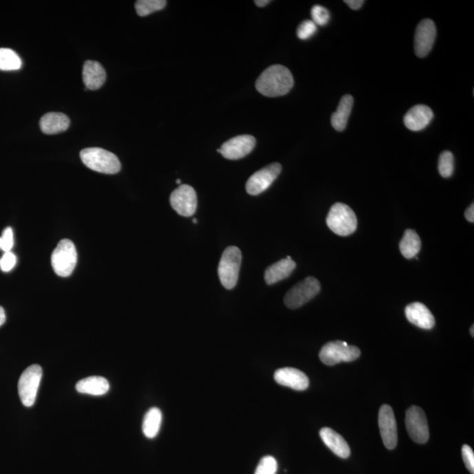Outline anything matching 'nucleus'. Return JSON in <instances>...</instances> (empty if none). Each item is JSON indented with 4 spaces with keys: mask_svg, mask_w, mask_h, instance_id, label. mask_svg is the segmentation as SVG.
<instances>
[{
    "mask_svg": "<svg viewBox=\"0 0 474 474\" xmlns=\"http://www.w3.org/2000/svg\"><path fill=\"white\" fill-rule=\"evenodd\" d=\"M293 76L289 70L283 65L269 67L256 82V88L267 97H280L286 95L293 86Z\"/></svg>",
    "mask_w": 474,
    "mask_h": 474,
    "instance_id": "nucleus-1",
    "label": "nucleus"
},
{
    "mask_svg": "<svg viewBox=\"0 0 474 474\" xmlns=\"http://www.w3.org/2000/svg\"><path fill=\"white\" fill-rule=\"evenodd\" d=\"M80 158L86 167L104 174H116L121 171L120 160L114 153L101 148H87L81 150Z\"/></svg>",
    "mask_w": 474,
    "mask_h": 474,
    "instance_id": "nucleus-2",
    "label": "nucleus"
},
{
    "mask_svg": "<svg viewBox=\"0 0 474 474\" xmlns=\"http://www.w3.org/2000/svg\"><path fill=\"white\" fill-rule=\"evenodd\" d=\"M326 222L331 231L341 236L351 235L358 227L357 216L354 211L344 203L333 205Z\"/></svg>",
    "mask_w": 474,
    "mask_h": 474,
    "instance_id": "nucleus-3",
    "label": "nucleus"
},
{
    "mask_svg": "<svg viewBox=\"0 0 474 474\" xmlns=\"http://www.w3.org/2000/svg\"><path fill=\"white\" fill-rule=\"evenodd\" d=\"M242 253L236 246H230L224 251L218 267L220 283L226 289L231 290L238 281Z\"/></svg>",
    "mask_w": 474,
    "mask_h": 474,
    "instance_id": "nucleus-4",
    "label": "nucleus"
},
{
    "mask_svg": "<svg viewBox=\"0 0 474 474\" xmlns=\"http://www.w3.org/2000/svg\"><path fill=\"white\" fill-rule=\"evenodd\" d=\"M78 262V252L70 240L63 239L59 243L51 256V264L54 272L60 277L72 275Z\"/></svg>",
    "mask_w": 474,
    "mask_h": 474,
    "instance_id": "nucleus-5",
    "label": "nucleus"
},
{
    "mask_svg": "<svg viewBox=\"0 0 474 474\" xmlns=\"http://www.w3.org/2000/svg\"><path fill=\"white\" fill-rule=\"evenodd\" d=\"M360 350L342 341L329 342L320 351L319 358L326 366H335L341 362H352L360 357Z\"/></svg>",
    "mask_w": 474,
    "mask_h": 474,
    "instance_id": "nucleus-6",
    "label": "nucleus"
},
{
    "mask_svg": "<svg viewBox=\"0 0 474 474\" xmlns=\"http://www.w3.org/2000/svg\"><path fill=\"white\" fill-rule=\"evenodd\" d=\"M321 291V284L313 277H307L291 288L284 302L291 309H299L315 298Z\"/></svg>",
    "mask_w": 474,
    "mask_h": 474,
    "instance_id": "nucleus-7",
    "label": "nucleus"
},
{
    "mask_svg": "<svg viewBox=\"0 0 474 474\" xmlns=\"http://www.w3.org/2000/svg\"><path fill=\"white\" fill-rule=\"evenodd\" d=\"M43 378V369L39 364L28 367L21 374L19 380V395L25 406H33L37 400L38 389Z\"/></svg>",
    "mask_w": 474,
    "mask_h": 474,
    "instance_id": "nucleus-8",
    "label": "nucleus"
},
{
    "mask_svg": "<svg viewBox=\"0 0 474 474\" xmlns=\"http://www.w3.org/2000/svg\"><path fill=\"white\" fill-rule=\"evenodd\" d=\"M406 429L410 438L415 443H427L430 438V430L424 409L420 406H411L406 412Z\"/></svg>",
    "mask_w": 474,
    "mask_h": 474,
    "instance_id": "nucleus-9",
    "label": "nucleus"
},
{
    "mask_svg": "<svg viewBox=\"0 0 474 474\" xmlns=\"http://www.w3.org/2000/svg\"><path fill=\"white\" fill-rule=\"evenodd\" d=\"M173 209L179 216L190 217L194 216L197 210V194L194 187L188 185H181L172 192L169 197Z\"/></svg>",
    "mask_w": 474,
    "mask_h": 474,
    "instance_id": "nucleus-10",
    "label": "nucleus"
},
{
    "mask_svg": "<svg viewBox=\"0 0 474 474\" xmlns=\"http://www.w3.org/2000/svg\"><path fill=\"white\" fill-rule=\"evenodd\" d=\"M281 169V165L278 163H271L259 169L248 179L246 191L253 196L264 193L280 174Z\"/></svg>",
    "mask_w": 474,
    "mask_h": 474,
    "instance_id": "nucleus-11",
    "label": "nucleus"
},
{
    "mask_svg": "<svg viewBox=\"0 0 474 474\" xmlns=\"http://www.w3.org/2000/svg\"><path fill=\"white\" fill-rule=\"evenodd\" d=\"M256 143L257 141L254 136L243 134L227 141L217 152L222 154L226 159H241L251 153L255 148Z\"/></svg>",
    "mask_w": 474,
    "mask_h": 474,
    "instance_id": "nucleus-12",
    "label": "nucleus"
},
{
    "mask_svg": "<svg viewBox=\"0 0 474 474\" xmlns=\"http://www.w3.org/2000/svg\"><path fill=\"white\" fill-rule=\"evenodd\" d=\"M379 427L381 438L387 449H395L398 443V430L395 413L389 405L381 406L379 411Z\"/></svg>",
    "mask_w": 474,
    "mask_h": 474,
    "instance_id": "nucleus-13",
    "label": "nucleus"
},
{
    "mask_svg": "<svg viewBox=\"0 0 474 474\" xmlns=\"http://www.w3.org/2000/svg\"><path fill=\"white\" fill-rule=\"evenodd\" d=\"M437 37V28L433 21L425 19L418 25L415 34V52L418 57H425L431 52Z\"/></svg>",
    "mask_w": 474,
    "mask_h": 474,
    "instance_id": "nucleus-14",
    "label": "nucleus"
},
{
    "mask_svg": "<svg viewBox=\"0 0 474 474\" xmlns=\"http://www.w3.org/2000/svg\"><path fill=\"white\" fill-rule=\"evenodd\" d=\"M274 380L283 387L296 391H304L309 387V379L303 371L296 368H281L275 371Z\"/></svg>",
    "mask_w": 474,
    "mask_h": 474,
    "instance_id": "nucleus-15",
    "label": "nucleus"
},
{
    "mask_svg": "<svg viewBox=\"0 0 474 474\" xmlns=\"http://www.w3.org/2000/svg\"><path fill=\"white\" fill-rule=\"evenodd\" d=\"M433 117V112L427 105H416L405 114L404 124L409 130L421 131L429 126Z\"/></svg>",
    "mask_w": 474,
    "mask_h": 474,
    "instance_id": "nucleus-16",
    "label": "nucleus"
},
{
    "mask_svg": "<svg viewBox=\"0 0 474 474\" xmlns=\"http://www.w3.org/2000/svg\"><path fill=\"white\" fill-rule=\"evenodd\" d=\"M405 313L406 319L412 324L424 329L434 328L435 320L430 309L421 302H414L406 307Z\"/></svg>",
    "mask_w": 474,
    "mask_h": 474,
    "instance_id": "nucleus-17",
    "label": "nucleus"
},
{
    "mask_svg": "<svg viewBox=\"0 0 474 474\" xmlns=\"http://www.w3.org/2000/svg\"><path fill=\"white\" fill-rule=\"evenodd\" d=\"M320 437H321L326 446L336 456L342 457V459H347V457H350V446H349L344 438L340 434H338V432H336L331 428H322L320 431Z\"/></svg>",
    "mask_w": 474,
    "mask_h": 474,
    "instance_id": "nucleus-18",
    "label": "nucleus"
},
{
    "mask_svg": "<svg viewBox=\"0 0 474 474\" xmlns=\"http://www.w3.org/2000/svg\"><path fill=\"white\" fill-rule=\"evenodd\" d=\"M107 73L103 66L96 61H86L83 67V80L85 90H98L104 85Z\"/></svg>",
    "mask_w": 474,
    "mask_h": 474,
    "instance_id": "nucleus-19",
    "label": "nucleus"
},
{
    "mask_svg": "<svg viewBox=\"0 0 474 474\" xmlns=\"http://www.w3.org/2000/svg\"><path fill=\"white\" fill-rule=\"evenodd\" d=\"M296 268V262L291 257H287L271 265L265 270V280L268 285L278 283L289 277Z\"/></svg>",
    "mask_w": 474,
    "mask_h": 474,
    "instance_id": "nucleus-20",
    "label": "nucleus"
},
{
    "mask_svg": "<svg viewBox=\"0 0 474 474\" xmlns=\"http://www.w3.org/2000/svg\"><path fill=\"white\" fill-rule=\"evenodd\" d=\"M70 118L62 113L44 114L40 121L41 131L46 134H56L65 132L69 129Z\"/></svg>",
    "mask_w": 474,
    "mask_h": 474,
    "instance_id": "nucleus-21",
    "label": "nucleus"
},
{
    "mask_svg": "<svg viewBox=\"0 0 474 474\" xmlns=\"http://www.w3.org/2000/svg\"><path fill=\"white\" fill-rule=\"evenodd\" d=\"M110 389L107 379L103 377L92 376L79 381L76 389L84 395L101 396L105 395Z\"/></svg>",
    "mask_w": 474,
    "mask_h": 474,
    "instance_id": "nucleus-22",
    "label": "nucleus"
},
{
    "mask_svg": "<svg viewBox=\"0 0 474 474\" xmlns=\"http://www.w3.org/2000/svg\"><path fill=\"white\" fill-rule=\"evenodd\" d=\"M354 99L351 95H344L341 99L338 109L331 116L332 127L336 130L342 131L347 126L349 118L353 107Z\"/></svg>",
    "mask_w": 474,
    "mask_h": 474,
    "instance_id": "nucleus-23",
    "label": "nucleus"
},
{
    "mask_svg": "<svg viewBox=\"0 0 474 474\" xmlns=\"http://www.w3.org/2000/svg\"><path fill=\"white\" fill-rule=\"evenodd\" d=\"M422 242L420 236L413 229H406L400 243V252L406 259L415 258L420 251Z\"/></svg>",
    "mask_w": 474,
    "mask_h": 474,
    "instance_id": "nucleus-24",
    "label": "nucleus"
},
{
    "mask_svg": "<svg viewBox=\"0 0 474 474\" xmlns=\"http://www.w3.org/2000/svg\"><path fill=\"white\" fill-rule=\"evenodd\" d=\"M162 412L158 408H152L146 413L143 422V431L146 437L152 440L159 433L162 424Z\"/></svg>",
    "mask_w": 474,
    "mask_h": 474,
    "instance_id": "nucleus-25",
    "label": "nucleus"
},
{
    "mask_svg": "<svg viewBox=\"0 0 474 474\" xmlns=\"http://www.w3.org/2000/svg\"><path fill=\"white\" fill-rule=\"evenodd\" d=\"M21 57L15 51L6 48L0 49V70H17L21 68Z\"/></svg>",
    "mask_w": 474,
    "mask_h": 474,
    "instance_id": "nucleus-26",
    "label": "nucleus"
},
{
    "mask_svg": "<svg viewBox=\"0 0 474 474\" xmlns=\"http://www.w3.org/2000/svg\"><path fill=\"white\" fill-rule=\"evenodd\" d=\"M167 2L165 0H139L136 2V10L141 17L148 16L153 12L162 10Z\"/></svg>",
    "mask_w": 474,
    "mask_h": 474,
    "instance_id": "nucleus-27",
    "label": "nucleus"
},
{
    "mask_svg": "<svg viewBox=\"0 0 474 474\" xmlns=\"http://www.w3.org/2000/svg\"><path fill=\"white\" fill-rule=\"evenodd\" d=\"M438 171L443 178H450L454 172V156L451 152L441 153L438 161Z\"/></svg>",
    "mask_w": 474,
    "mask_h": 474,
    "instance_id": "nucleus-28",
    "label": "nucleus"
},
{
    "mask_svg": "<svg viewBox=\"0 0 474 474\" xmlns=\"http://www.w3.org/2000/svg\"><path fill=\"white\" fill-rule=\"evenodd\" d=\"M277 470V460L274 457L265 456L259 462L255 474H276Z\"/></svg>",
    "mask_w": 474,
    "mask_h": 474,
    "instance_id": "nucleus-29",
    "label": "nucleus"
},
{
    "mask_svg": "<svg viewBox=\"0 0 474 474\" xmlns=\"http://www.w3.org/2000/svg\"><path fill=\"white\" fill-rule=\"evenodd\" d=\"M311 16L313 22L316 25H325L328 24L329 19H331L329 12L325 8H323V6L319 5L313 6Z\"/></svg>",
    "mask_w": 474,
    "mask_h": 474,
    "instance_id": "nucleus-30",
    "label": "nucleus"
},
{
    "mask_svg": "<svg viewBox=\"0 0 474 474\" xmlns=\"http://www.w3.org/2000/svg\"><path fill=\"white\" fill-rule=\"evenodd\" d=\"M316 31L317 25L313 23V21H304L298 28L297 37L300 40H307L311 38L316 33Z\"/></svg>",
    "mask_w": 474,
    "mask_h": 474,
    "instance_id": "nucleus-31",
    "label": "nucleus"
},
{
    "mask_svg": "<svg viewBox=\"0 0 474 474\" xmlns=\"http://www.w3.org/2000/svg\"><path fill=\"white\" fill-rule=\"evenodd\" d=\"M14 232H12V227H6L2 233V236H0V249L4 253L11 251L14 247Z\"/></svg>",
    "mask_w": 474,
    "mask_h": 474,
    "instance_id": "nucleus-32",
    "label": "nucleus"
},
{
    "mask_svg": "<svg viewBox=\"0 0 474 474\" xmlns=\"http://www.w3.org/2000/svg\"><path fill=\"white\" fill-rule=\"evenodd\" d=\"M17 262V258L12 251L5 252L0 258V269L2 271L8 272L12 270Z\"/></svg>",
    "mask_w": 474,
    "mask_h": 474,
    "instance_id": "nucleus-33",
    "label": "nucleus"
},
{
    "mask_svg": "<svg viewBox=\"0 0 474 474\" xmlns=\"http://www.w3.org/2000/svg\"><path fill=\"white\" fill-rule=\"evenodd\" d=\"M462 459L466 468L468 469L471 473L474 474V453L469 445H463Z\"/></svg>",
    "mask_w": 474,
    "mask_h": 474,
    "instance_id": "nucleus-34",
    "label": "nucleus"
},
{
    "mask_svg": "<svg viewBox=\"0 0 474 474\" xmlns=\"http://www.w3.org/2000/svg\"><path fill=\"white\" fill-rule=\"evenodd\" d=\"M344 3L350 6L351 9H353V10H358L364 2L363 0H345Z\"/></svg>",
    "mask_w": 474,
    "mask_h": 474,
    "instance_id": "nucleus-35",
    "label": "nucleus"
},
{
    "mask_svg": "<svg viewBox=\"0 0 474 474\" xmlns=\"http://www.w3.org/2000/svg\"><path fill=\"white\" fill-rule=\"evenodd\" d=\"M464 216L466 219L470 223L474 222V204L473 203L471 206L467 208L466 213H464Z\"/></svg>",
    "mask_w": 474,
    "mask_h": 474,
    "instance_id": "nucleus-36",
    "label": "nucleus"
},
{
    "mask_svg": "<svg viewBox=\"0 0 474 474\" xmlns=\"http://www.w3.org/2000/svg\"><path fill=\"white\" fill-rule=\"evenodd\" d=\"M6 322V312L2 307H0V326H2Z\"/></svg>",
    "mask_w": 474,
    "mask_h": 474,
    "instance_id": "nucleus-37",
    "label": "nucleus"
},
{
    "mask_svg": "<svg viewBox=\"0 0 474 474\" xmlns=\"http://www.w3.org/2000/svg\"><path fill=\"white\" fill-rule=\"evenodd\" d=\"M270 1H268V0H257V1H255V4L259 6V8H262V6H265L269 4Z\"/></svg>",
    "mask_w": 474,
    "mask_h": 474,
    "instance_id": "nucleus-38",
    "label": "nucleus"
},
{
    "mask_svg": "<svg viewBox=\"0 0 474 474\" xmlns=\"http://www.w3.org/2000/svg\"><path fill=\"white\" fill-rule=\"evenodd\" d=\"M473 329H474V327H473V326H472V328H471V329H470V333H471V335H472L473 338V336H474V331H473Z\"/></svg>",
    "mask_w": 474,
    "mask_h": 474,
    "instance_id": "nucleus-39",
    "label": "nucleus"
},
{
    "mask_svg": "<svg viewBox=\"0 0 474 474\" xmlns=\"http://www.w3.org/2000/svg\"><path fill=\"white\" fill-rule=\"evenodd\" d=\"M176 183H177L178 185H181V179H177V181H176Z\"/></svg>",
    "mask_w": 474,
    "mask_h": 474,
    "instance_id": "nucleus-40",
    "label": "nucleus"
},
{
    "mask_svg": "<svg viewBox=\"0 0 474 474\" xmlns=\"http://www.w3.org/2000/svg\"><path fill=\"white\" fill-rule=\"evenodd\" d=\"M194 223H195V224L198 223V220H197V219H194Z\"/></svg>",
    "mask_w": 474,
    "mask_h": 474,
    "instance_id": "nucleus-41",
    "label": "nucleus"
}]
</instances>
